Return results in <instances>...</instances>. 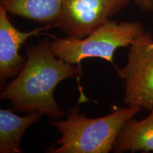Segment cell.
<instances>
[{
  "label": "cell",
  "mask_w": 153,
  "mask_h": 153,
  "mask_svg": "<svg viewBox=\"0 0 153 153\" xmlns=\"http://www.w3.org/2000/svg\"><path fill=\"white\" fill-rule=\"evenodd\" d=\"M116 153L153 151V108L143 120L131 118L118 134L114 150Z\"/></svg>",
  "instance_id": "obj_7"
},
{
  "label": "cell",
  "mask_w": 153,
  "mask_h": 153,
  "mask_svg": "<svg viewBox=\"0 0 153 153\" xmlns=\"http://www.w3.org/2000/svg\"><path fill=\"white\" fill-rule=\"evenodd\" d=\"M26 62L16 78L4 88L0 98L12 103L13 110L41 113L60 118L65 113L54 97L57 85L69 78H79L82 70L59 59L48 38L28 46Z\"/></svg>",
  "instance_id": "obj_1"
},
{
  "label": "cell",
  "mask_w": 153,
  "mask_h": 153,
  "mask_svg": "<svg viewBox=\"0 0 153 153\" xmlns=\"http://www.w3.org/2000/svg\"><path fill=\"white\" fill-rule=\"evenodd\" d=\"M142 110L134 106L120 108L99 118H89L71 110L66 119L53 120L51 126L56 128L61 137L49 153H108L114 150L118 134L130 119Z\"/></svg>",
  "instance_id": "obj_2"
},
{
  "label": "cell",
  "mask_w": 153,
  "mask_h": 153,
  "mask_svg": "<svg viewBox=\"0 0 153 153\" xmlns=\"http://www.w3.org/2000/svg\"><path fill=\"white\" fill-rule=\"evenodd\" d=\"M43 116L32 112L20 116L11 110L0 109V152L21 153V141L25 132Z\"/></svg>",
  "instance_id": "obj_8"
},
{
  "label": "cell",
  "mask_w": 153,
  "mask_h": 153,
  "mask_svg": "<svg viewBox=\"0 0 153 153\" xmlns=\"http://www.w3.org/2000/svg\"><path fill=\"white\" fill-rule=\"evenodd\" d=\"M133 1L141 11L145 12L153 11V0H130Z\"/></svg>",
  "instance_id": "obj_10"
},
{
  "label": "cell",
  "mask_w": 153,
  "mask_h": 153,
  "mask_svg": "<svg viewBox=\"0 0 153 153\" xmlns=\"http://www.w3.org/2000/svg\"><path fill=\"white\" fill-rule=\"evenodd\" d=\"M127 62L117 69L124 85V103L150 111L153 108V36L145 31L129 47Z\"/></svg>",
  "instance_id": "obj_4"
},
{
  "label": "cell",
  "mask_w": 153,
  "mask_h": 153,
  "mask_svg": "<svg viewBox=\"0 0 153 153\" xmlns=\"http://www.w3.org/2000/svg\"><path fill=\"white\" fill-rule=\"evenodd\" d=\"M144 32L140 22L118 23L109 19L86 37L53 36L51 48L55 56L72 65L79 66L82 60L89 57H98L114 64L115 51L121 47H130Z\"/></svg>",
  "instance_id": "obj_3"
},
{
  "label": "cell",
  "mask_w": 153,
  "mask_h": 153,
  "mask_svg": "<svg viewBox=\"0 0 153 153\" xmlns=\"http://www.w3.org/2000/svg\"><path fill=\"white\" fill-rule=\"evenodd\" d=\"M0 5L13 16L39 24L55 25L60 16L62 0H0Z\"/></svg>",
  "instance_id": "obj_9"
},
{
  "label": "cell",
  "mask_w": 153,
  "mask_h": 153,
  "mask_svg": "<svg viewBox=\"0 0 153 153\" xmlns=\"http://www.w3.org/2000/svg\"><path fill=\"white\" fill-rule=\"evenodd\" d=\"M9 13L0 5V82L1 86L9 78L16 76L24 67L26 60L19 54L22 44L32 36L47 34L44 31L56 27L45 24L27 32L17 29L9 20Z\"/></svg>",
  "instance_id": "obj_6"
},
{
  "label": "cell",
  "mask_w": 153,
  "mask_h": 153,
  "mask_svg": "<svg viewBox=\"0 0 153 153\" xmlns=\"http://www.w3.org/2000/svg\"><path fill=\"white\" fill-rule=\"evenodd\" d=\"M130 0H62L55 26L68 36L84 38L117 14Z\"/></svg>",
  "instance_id": "obj_5"
}]
</instances>
